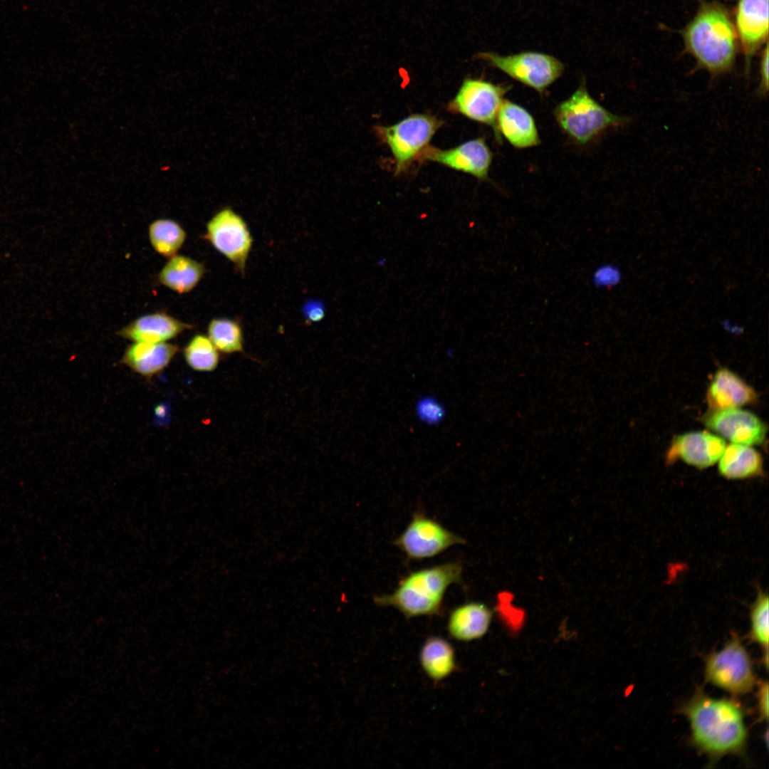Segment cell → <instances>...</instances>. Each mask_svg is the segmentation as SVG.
Masks as SVG:
<instances>
[{
	"label": "cell",
	"instance_id": "6da1fadb",
	"mask_svg": "<svg viewBox=\"0 0 769 769\" xmlns=\"http://www.w3.org/2000/svg\"><path fill=\"white\" fill-rule=\"evenodd\" d=\"M679 711L689 721L693 746L711 760L744 752L748 732L738 701L711 697L698 687Z\"/></svg>",
	"mask_w": 769,
	"mask_h": 769
},
{
	"label": "cell",
	"instance_id": "7a4b0ae2",
	"mask_svg": "<svg viewBox=\"0 0 769 769\" xmlns=\"http://www.w3.org/2000/svg\"><path fill=\"white\" fill-rule=\"evenodd\" d=\"M685 51L697 68L712 76L729 73L733 68L739 42L728 9L716 0H700L693 19L681 31Z\"/></svg>",
	"mask_w": 769,
	"mask_h": 769
},
{
	"label": "cell",
	"instance_id": "3957f363",
	"mask_svg": "<svg viewBox=\"0 0 769 769\" xmlns=\"http://www.w3.org/2000/svg\"><path fill=\"white\" fill-rule=\"evenodd\" d=\"M463 567L451 561L419 569L404 576L393 592L377 595L375 603L393 607L407 618L439 614L448 587L461 581Z\"/></svg>",
	"mask_w": 769,
	"mask_h": 769
},
{
	"label": "cell",
	"instance_id": "277c9868",
	"mask_svg": "<svg viewBox=\"0 0 769 769\" xmlns=\"http://www.w3.org/2000/svg\"><path fill=\"white\" fill-rule=\"evenodd\" d=\"M555 120L573 141L586 145L609 129L619 127L626 117L614 115L596 101L581 83L570 98L554 110Z\"/></svg>",
	"mask_w": 769,
	"mask_h": 769
},
{
	"label": "cell",
	"instance_id": "5b68a950",
	"mask_svg": "<svg viewBox=\"0 0 769 769\" xmlns=\"http://www.w3.org/2000/svg\"><path fill=\"white\" fill-rule=\"evenodd\" d=\"M704 674L708 682L733 696L746 694L757 684L750 654L736 633L706 657Z\"/></svg>",
	"mask_w": 769,
	"mask_h": 769
},
{
	"label": "cell",
	"instance_id": "8992f818",
	"mask_svg": "<svg viewBox=\"0 0 769 769\" xmlns=\"http://www.w3.org/2000/svg\"><path fill=\"white\" fill-rule=\"evenodd\" d=\"M476 57L540 93L562 75L565 68L555 56L536 51L508 56L481 52Z\"/></svg>",
	"mask_w": 769,
	"mask_h": 769
},
{
	"label": "cell",
	"instance_id": "52a82bcc",
	"mask_svg": "<svg viewBox=\"0 0 769 769\" xmlns=\"http://www.w3.org/2000/svg\"><path fill=\"white\" fill-rule=\"evenodd\" d=\"M443 122L434 116L414 114L377 132L388 145L395 161V173L404 172L421 155Z\"/></svg>",
	"mask_w": 769,
	"mask_h": 769
},
{
	"label": "cell",
	"instance_id": "ba28073f",
	"mask_svg": "<svg viewBox=\"0 0 769 769\" xmlns=\"http://www.w3.org/2000/svg\"><path fill=\"white\" fill-rule=\"evenodd\" d=\"M204 238L238 272L244 273L253 237L239 214L229 207L217 211L206 224Z\"/></svg>",
	"mask_w": 769,
	"mask_h": 769
},
{
	"label": "cell",
	"instance_id": "9c48e42d",
	"mask_svg": "<svg viewBox=\"0 0 769 769\" xmlns=\"http://www.w3.org/2000/svg\"><path fill=\"white\" fill-rule=\"evenodd\" d=\"M511 85L494 84L479 78H466L454 98L449 103L450 110L491 126L496 139L501 141L496 127V117Z\"/></svg>",
	"mask_w": 769,
	"mask_h": 769
},
{
	"label": "cell",
	"instance_id": "30bf717a",
	"mask_svg": "<svg viewBox=\"0 0 769 769\" xmlns=\"http://www.w3.org/2000/svg\"><path fill=\"white\" fill-rule=\"evenodd\" d=\"M466 540L436 520L415 513L402 533L394 541L408 558L423 560L434 557Z\"/></svg>",
	"mask_w": 769,
	"mask_h": 769
},
{
	"label": "cell",
	"instance_id": "8fae6325",
	"mask_svg": "<svg viewBox=\"0 0 769 769\" xmlns=\"http://www.w3.org/2000/svg\"><path fill=\"white\" fill-rule=\"evenodd\" d=\"M733 23L748 72L752 58L768 43V0H738Z\"/></svg>",
	"mask_w": 769,
	"mask_h": 769
},
{
	"label": "cell",
	"instance_id": "7c38bea8",
	"mask_svg": "<svg viewBox=\"0 0 769 769\" xmlns=\"http://www.w3.org/2000/svg\"><path fill=\"white\" fill-rule=\"evenodd\" d=\"M703 422L709 429L733 444H760L767 432L765 423L756 415L739 408L711 410L703 417Z\"/></svg>",
	"mask_w": 769,
	"mask_h": 769
},
{
	"label": "cell",
	"instance_id": "4fadbf2b",
	"mask_svg": "<svg viewBox=\"0 0 769 769\" xmlns=\"http://www.w3.org/2000/svg\"><path fill=\"white\" fill-rule=\"evenodd\" d=\"M424 159L438 162L479 179L488 178L493 154L483 138L466 141L449 150L427 147L421 154Z\"/></svg>",
	"mask_w": 769,
	"mask_h": 769
},
{
	"label": "cell",
	"instance_id": "5bb4252c",
	"mask_svg": "<svg viewBox=\"0 0 769 769\" xmlns=\"http://www.w3.org/2000/svg\"><path fill=\"white\" fill-rule=\"evenodd\" d=\"M726 446L719 436L706 431H693L676 436L666 453V463L677 460L699 469H706L718 461Z\"/></svg>",
	"mask_w": 769,
	"mask_h": 769
},
{
	"label": "cell",
	"instance_id": "9a60e30c",
	"mask_svg": "<svg viewBox=\"0 0 769 769\" xmlns=\"http://www.w3.org/2000/svg\"><path fill=\"white\" fill-rule=\"evenodd\" d=\"M496 127L511 145L523 149L540 144L538 129L532 115L523 107L504 99L497 115Z\"/></svg>",
	"mask_w": 769,
	"mask_h": 769
},
{
	"label": "cell",
	"instance_id": "2e32d148",
	"mask_svg": "<svg viewBox=\"0 0 769 769\" xmlns=\"http://www.w3.org/2000/svg\"><path fill=\"white\" fill-rule=\"evenodd\" d=\"M192 325L164 312L142 315L118 332V335L134 342H164L174 338Z\"/></svg>",
	"mask_w": 769,
	"mask_h": 769
},
{
	"label": "cell",
	"instance_id": "e0dca14e",
	"mask_svg": "<svg viewBox=\"0 0 769 769\" xmlns=\"http://www.w3.org/2000/svg\"><path fill=\"white\" fill-rule=\"evenodd\" d=\"M757 399L755 390L727 369L718 370L707 389L706 401L711 410L738 408Z\"/></svg>",
	"mask_w": 769,
	"mask_h": 769
},
{
	"label": "cell",
	"instance_id": "ac0fdd59",
	"mask_svg": "<svg viewBox=\"0 0 769 769\" xmlns=\"http://www.w3.org/2000/svg\"><path fill=\"white\" fill-rule=\"evenodd\" d=\"M179 348L168 342H134L125 350L120 363L135 373L151 378L162 371Z\"/></svg>",
	"mask_w": 769,
	"mask_h": 769
},
{
	"label": "cell",
	"instance_id": "d6986e66",
	"mask_svg": "<svg viewBox=\"0 0 769 769\" xmlns=\"http://www.w3.org/2000/svg\"><path fill=\"white\" fill-rule=\"evenodd\" d=\"M493 612L484 603L468 602L456 607L448 619V631L454 639L470 642L483 637L488 631Z\"/></svg>",
	"mask_w": 769,
	"mask_h": 769
},
{
	"label": "cell",
	"instance_id": "ffe728a7",
	"mask_svg": "<svg viewBox=\"0 0 769 769\" xmlns=\"http://www.w3.org/2000/svg\"><path fill=\"white\" fill-rule=\"evenodd\" d=\"M718 471L728 479H744L763 475V459L750 446L731 444L726 446L718 459Z\"/></svg>",
	"mask_w": 769,
	"mask_h": 769
},
{
	"label": "cell",
	"instance_id": "44dd1931",
	"mask_svg": "<svg viewBox=\"0 0 769 769\" xmlns=\"http://www.w3.org/2000/svg\"><path fill=\"white\" fill-rule=\"evenodd\" d=\"M205 273L203 263L182 255H174L158 274L159 283L179 294L193 290Z\"/></svg>",
	"mask_w": 769,
	"mask_h": 769
},
{
	"label": "cell",
	"instance_id": "7402d4cb",
	"mask_svg": "<svg viewBox=\"0 0 769 769\" xmlns=\"http://www.w3.org/2000/svg\"><path fill=\"white\" fill-rule=\"evenodd\" d=\"M419 660L424 672L434 681L447 678L456 668L453 647L440 637L432 636L425 641Z\"/></svg>",
	"mask_w": 769,
	"mask_h": 769
},
{
	"label": "cell",
	"instance_id": "603a6c76",
	"mask_svg": "<svg viewBox=\"0 0 769 769\" xmlns=\"http://www.w3.org/2000/svg\"><path fill=\"white\" fill-rule=\"evenodd\" d=\"M148 236L154 250L164 257L170 258L181 249L187 234L177 221L159 219L150 224Z\"/></svg>",
	"mask_w": 769,
	"mask_h": 769
},
{
	"label": "cell",
	"instance_id": "cb8c5ba5",
	"mask_svg": "<svg viewBox=\"0 0 769 769\" xmlns=\"http://www.w3.org/2000/svg\"><path fill=\"white\" fill-rule=\"evenodd\" d=\"M207 334L219 352L233 354L244 352V334L238 320L215 318L208 324Z\"/></svg>",
	"mask_w": 769,
	"mask_h": 769
},
{
	"label": "cell",
	"instance_id": "d4e9b609",
	"mask_svg": "<svg viewBox=\"0 0 769 769\" xmlns=\"http://www.w3.org/2000/svg\"><path fill=\"white\" fill-rule=\"evenodd\" d=\"M219 352L209 337L203 334L195 335L183 350L187 365L199 372L214 370L219 362Z\"/></svg>",
	"mask_w": 769,
	"mask_h": 769
},
{
	"label": "cell",
	"instance_id": "484cf974",
	"mask_svg": "<svg viewBox=\"0 0 769 769\" xmlns=\"http://www.w3.org/2000/svg\"><path fill=\"white\" fill-rule=\"evenodd\" d=\"M768 606L767 593L759 591L750 614L749 639L763 648V654H768Z\"/></svg>",
	"mask_w": 769,
	"mask_h": 769
},
{
	"label": "cell",
	"instance_id": "4316f807",
	"mask_svg": "<svg viewBox=\"0 0 769 769\" xmlns=\"http://www.w3.org/2000/svg\"><path fill=\"white\" fill-rule=\"evenodd\" d=\"M414 411L418 420L429 426L440 424L447 414L445 405L432 394H425L418 398Z\"/></svg>",
	"mask_w": 769,
	"mask_h": 769
},
{
	"label": "cell",
	"instance_id": "83f0119b",
	"mask_svg": "<svg viewBox=\"0 0 769 769\" xmlns=\"http://www.w3.org/2000/svg\"><path fill=\"white\" fill-rule=\"evenodd\" d=\"M622 279V271L611 263L599 265L593 270L590 276L591 283L596 288H612L618 286Z\"/></svg>",
	"mask_w": 769,
	"mask_h": 769
},
{
	"label": "cell",
	"instance_id": "f1b7e54d",
	"mask_svg": "<svg viewBox=\"0 0 769 769\" xmlns=\"http://www.w3.org/2000/svg\"><path fill=\"white\" fill-rule=\"evenodd\" d=\"M302 313L308 323H318L324 318L325 307L320 300H309L303 305Z\"/></svg>",
	"mask_w": 769,
	"mask_h": 769
},
{
	"label": "cell",
	"instance_id": "f546056e",
	"mask_svg": "<svg viewBox=\"0 0 769 769\" xmlns=\"http://www.w3.org/2000/svg\"><path fill=\"white\" fill-rule=\"evenodd\" d=\"M760 61V83L758 93L765 96L768 91V43L765 45Z\"/></svg>",
	"mask_w": 769,
	"mask_h": 769
},
{
	"label": "cell",
	"instance_id": "4dcf8cb0",
	"mask_svg": "<svg viewBox=\"0 0 769 769\" xmlns=\"http://www.w3.org/2000/svg\"><path fill=\"white\" fill-rule=\"evenodd\" d=\"M768 683L763 681L759 683L757 692L758 711L760 721L768 718Z\"/></svg>",
	"mask_w": 769,
	"mask_h": 769
}]
</instances>
